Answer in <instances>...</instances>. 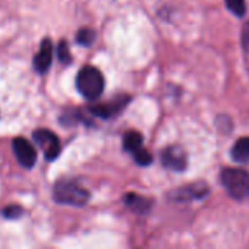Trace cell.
I'll use <instances>...</instances> for the list:
<instances>
[{"label": "cell", "mask_w": 249, "mask_h": 249, "mask_svg": "<svg viewBox=\"0 0 249 249\" xmlns=\"http://www.w3.org/2000/svg\"><path fill=\"white\" fill-rule=\"evenodd\" d=\"M229 196L238 201L249 200V172L241 168H225L220 175Z\"/></svg>", "instance_id": "obj_2"}, {"label": "cell", "mask_w": 249, "mask_h": 249, "mask_svg": "<svg viewBox=\"0 0 249 249\" xmlns=\"http://www.w3.org/2000/svg\"><path fill=\"white\" fill-rule=\"evenodd\" d=\"M124 201H125V206L130 207L133 212L136 213H140V214H144L150 210L152 207V201L142 197V196H137V194H127L124 197Z\"/></svg>", "instance_id": "obj_10"}, {"label": "cell", "mask_w": 249, "mask_h": 249, "mask_svg": "<svg viewBox=\"0 0 249 249\" xmlns=\"http://www.w3.org/2000/svg\"><path fill=\"white\" fill-rule=\"evenodd\" d=\"M12 149H13V153H15L18 162L20 163V166H23L26 169L34 168V165L36 163V150L26 139L16 137L12 142Z\"/></svg>", "instance_id": "obj_6"}, {"label": "cell", "mask_w": 249, "mask_h": 249, "mask_svg": "<svg viewBox=\"0 0 249 249\" xmlns=\"http://www.w3.org/2000/svg\"><path fill=\"white\" fill-rule=\"evenodd\" d=\"M133 158H134V160H136L140 166H147V165H150L152 160H153V156H152L150 152L146 150L144 147H142V149H139L137 152H134V153H133Z\"/></svg>", "instance_id": "obj_15"}, {"label": "cell", "mask_w": 249, "mask_h": 249, "mask_svg": "<svg viewBox=\"0 0 249 249\" xmlns=\"http://www.w3.org/2000/svg\"><path fill=\"white\" fill-rule=\"evenodd\" d=\"M143 147V136L137 131H127L124 136V149L131 155Z\"/></svg>", "instance_id": "obj_12"}, {"label": "cell", "mask_w": 249, "mask_h": 249, "mask_svg": "<svg viewBox=\"0 0 249 249\" xmlns=\"http://www.w3.org/2000/svg\"><path fill=\"white\" fill-rule=\"evenodd\" d=\"M232 158L233 160L239 163H248L249 162V137L239 139L233 147H232Z\"/></svg>", "instance_id": "obj_11"}, {"label": "cell", "mask_w": 249, "mask_h": 249, "mask_svg": "<svg viewBox=\"0 0 249 249\" xmlns=\"http://www.w3.org/2000/svg\"><path fill=\"white\" fill-rule=\"evenodd\" d=\"M51 61H53V44L50 38H44L38 54L34 57V69L38 73L44 74L51 67Z\"/></svg>", "instance_id": "obj_9"}, {"label": "cell", "mask_w": 249, "mask_h": 249, "mask_svg": "<svg viewBox=\"0 0 249 249\" xmlns=\"http://www.w3.org/2000/svg\"><path fill=\"white\" fill-rule=\"evenodd\" d=\"M209 194V187L204 182H197V184H190L182 188L175 190L171 194V200L175 203H187V201H196V200H203Z\"/></svg>", "instance_id": "obj_7"}, {"label": "cell", "mask_w": 249, "mask_h": 249, "mask_svg": "<svg viewBox=\"0 0 249 249\" xmlns=\"http://www.w3.org/2000/svg\"><path fill=\"white\" fill-rule=\"evenodd\" d=\"M128 102H130V96H115L111 102L92 107L90 112L98 118L109 120V118L115 117L117 114H120Z\"/></svg>", "instance_id": "obj_8"}, {"label": "cell", "mask_w": 249, "mask_h": 249, "mask_svg": "<svg viewBox=\"0 0 249 249\" xmlns=\"http://www.w3.org/2000/svg\"><path fill=\"white\" fill-rule=\"evenodd\" d=\"M1 214H3V217H6V219H18V217H20V216L23 214V210H22V207H19V206H9V207H6V209L1 212Z\"/></svg>", "instance_id": "obj_17"}, {"label": "cell", "mask_w": 249, "mask_h": 249, "mask_svg": "<svg viewBox=\"0 0 249 249\" xmlns=\"http://www.w3.org/2000/svg\"><path fill=\"white\" fill-rule=\"evenodd\" d=\"M57 50H58V51H57V55H58V60H60V61H63L64 64H67V63H70V61H71L70 51H69L67 44H66L64 41H61V42L58 44Z\"/></svg>", "instance_id": "obj_16"}, {"label": "cell", "mask_w": 249, "mask_h": 249, "mask_svg": "<svg viewBox=\"0 0 249 249\" xmlns=\"http://www.w3.org/2000/svg\"><path fill=\"white\" fill-rule=\"evenodd\" d=\"M53 197L58 204L71 206V207H83L88 204L90 194L82 185L74 181H58L54 185Z\"/></svg>", "instance_id": "obj_3"}, {"label": "cell", "mask_w": 249, "mask_h": 249, "mask_svg": "<svg viewBox=\"0 0 249 249\" xmlns=\"http://www.w3.org/2000/svg\"><path fill=\"white\" fill-rule=\"evenodd\" d=\"M228 9L236 15V16H244L247 12V0H225Z\"/></svg>", "instance_id": "obj_14"}, {"label": "cell", "mask_w": 249, "mask_h": 249, "mask_svg": "<svg viewBox=\"0 0 249 249\" xmlns=\"http://www.w3.org/2000/svg\"><path fill=\"white\" fill-rule=\"evenodd\" d=\"M76 86L80 95L86 99H96L104 93L105 79L102 73L93 66H85L79 70L76 77Z\"/></svg>", "instance_id": "obj_1"}, {"label": "cell", "mask_w": 249, "mask_h": 249, "mask_svg": "<svg viewBox=\"0 0 249 249\" xmlns=\"http://www.w3.org/2000/svg\"><path fill=\"white\" fill-rule=\"evenodd\" d=\"M76 41L77 44L80 45H85V47H89L93 41H95V32L90 29V28H82L77 35H76Z\"/></svg>", "instance_id": "obj_13"}, {"label": "cell", "mask_w": 249, "mask_h": 249, "mask_svg": "<svg viewBox=\"0 0 249 249\" xmlns=\"http://www.w3.org/2000/svg\"><path fill=\"white\" fill-rule=\"evenodd\" d=\"M32 139L35 142V144L44 152V156L47 160H54L58 155H60V140L58 137L45 128H38L32 133Z\"/></svg>", "instance_id": "obj_4"}, {"label": "cell", "mask_w": 249, "mask_h": 249, "mask_svg": "<svg viewBox=\"0 0 249 249\" xmlns=\"http://www.w3.org/2000/svg\"><path fill=\"white\" fill-rule=\"evenodd\" d=\"M160 160H162V165L166 169H171V171H175V172L185 171L187 165H188L187 153L179 146H169V147H166L162 152V155H160Z\"/></svg>", "instance_id": "obj_5"}]
</instances>
